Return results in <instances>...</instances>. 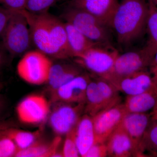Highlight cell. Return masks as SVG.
Returning <instances> with one entry per match:
<instances>
[{
  "label": "cell",
  "mask_w": 157,
  "mask_h": 157,
  "mask_svg": "<svg viewBox=\"0 0 157 157\" xmlns=\"http://www.w3.org/2000/svg\"><path fill=\"white\" fill-rule=\"evenodd\" d=\"M19 11L27 21L33 45L36 49L57 59L72 58L64 22L48 12L33 14L25 10Z\"/></svg>",
  "instance_id": "1"
},
{
  "label": "cell",
  "mask_w": 157,
  "mask_h": 157,
  "mask_svg": "<svg viewBox=\"0 0 157 157\" xmlns=\"http://www.w3.org/2000/svg\"><path fill=\"white\" fill-rule=\"evenodd\" d=\"M149 6L145 0H121L113 18L111 28L118 42L128 45L146 30Z\"/></svg>",
  "instance_id": "2"
},
{
  "label": "cell",
  "mask_w": 157,
  "mask_h": 157,
  "mask_svg": "<svg viewBox=\"0 0 157 157\" xmlns=\"http://www.w3.org/2000/svg\"><path fill=\"white\" fill-rule=\"evenodd\" d=\"M13 11L2 36V44L11 56L16 57L29 51L33 43L25 16L20 11Z\"/></svg>",
  "instance_id": "3"
},
{
  "label": "cell",
  "mask_w": 157,
  "mask_h": 157,
  "mask_svg": "<svg viewBox=\"0 0 157 157\" xmlns=\"http://www.w3.org/2000/svg\"><path fill=\"white\" fill-rule=\"evenodd\" d=\"M62 17L66 22L70 23L93 42L101 45H110L109 27L93 14L68 6Z\"/></svg>",
  "instance_id": "4"
},
{
  "label": "cell",
  "mask_w": 157,
  "mask_h": 157,
  "mask_svg": "<svg viewBox=\"0 0 157 157\" xmlns=\"http://www.w3.org/2000/svg\"><path fill=\"white\" fill-rule=\"evenodd\" d=\"M53 62L38 49L29 50L18 62L17 71L21 79L29 84L41 85L48 82Z\"/></svg>",
  "instance_id": "5"
},
{
  "label": "cell",
  "mask_w": 157,
  "mask_h": 157,
  "mask_svg": "<svg viewBox=\"0 0 157 157\" xmlns=\"http://www.w3.org/2000/svg\"><path fill=\"white\" fill-rule=\"evenodd\" d=\"M118 55L109 45L98 44L75 58V61L94 76L106 78L111 74Z\"/></svg>",
  "instance_id": "6"
},
{
  "label": "cell",
  "mask_w": 157,
  "mask_h": 157,
  "mask_svg": "<svg viewBox=\"0 0 157 157\" xmlns=\"http://www.w3.org/2000/svg\"><path fill=\"white\" fill-rule=\"evenodd\" d=\"M54 103L48 116L49 125L58 136L66 135L76 127L84 113L85 104Z\"/></svg>",
  "instance_id": "7"
},
{
  "label": "cell",
  "mask_w": 157,
  "mask_h": 157,
  "mask_svg": "<svg viewBox=\"0 0 157 157\" xmlns=\"http://www.w3.org/2000/svg\"><path fill=\"white\" fill-rule=\"evenodd\" d=\"M51 111L50 103L44 96L32 94L24 98L17 104L16 114L21 123L36 125L44 123Z\"/></svg>",
  "instance_id": "8"
},
{
  "label": "cell",
  "mask_w": 157,
  "mask_h": 157,
  "mask_svg": "<svg viewBox=\"0 0 157 157\" xmlns=\"http://www.w3.org/2000/svg\"><path fill=\"white\" fill-rule=\"evenodd\" d=\"M127 113L124 104L121 103L103 109L92 117L95 134L94 143H106Z\"/></svg>",
  "instance_id": "9"
},
{
  "label": "cell",
  "mask_w": 157,
  "mask_h": 157,
  "mask_svg": "<svg viewBox=\"0 0 157 157\" xmlns=\"http://www.w3.org/2000/svg\"><path fill=\"white\" fill-rule=\"evenodd\" d=\"M152 59L143 48L121 55L119 54L111 74L105 79L122 77L147 70Z\"/></svg>",
  "instance_id": "10"
},
{
  "label": "cell",
  "mask_w": 157,
  "mask_h": 157,
  "mask_svg": "<svg viewBox=\"0 0 157 157\" xmlns=\"http://www.w3.org/2000/svg\"><path fill=\"white\" fill-rule=\"evenodd\" d=\"M91 76L82 73L51 94L52 103L85 104L86 89Z\"/></svg>",
  "instance_id": "11"
},
{
  "label": "cell",
  "mask_w": 157,
  "mask_h": 157,
  "mask_svg": "<svg viewBox=\"0 0 157 157\" xmlns=\"http://www.w3.org/2000/svg\"><path fill=\"white\" fill-rule=\"evenodd\" d=\"M107 80L112 83L120 92L124 93L127 96L144 92L157 84L151 73L147 70Z\"/></svg>",
  "instance_id": "12"
},
{
  "label": "cell",
  "mask_w": 157,
  "mask_h": 157,
  "mask_svg": "<svg viewBox=\"0 0 157 157\" xmlns=\"http://www.w3.org/2000/svg\"><path fill=\"white\" fill-rule=\"evenodd\" d=\"M151 120L150 113H130L125 115L120 124L132 140L137 157H144L142 140Z\"/></svg>",
  "instance_id": "13"
},
{
  "label": "cell",
  "mask_w": 157,
  "mask_h": 157,
  "mask_svg": "<svg viewBox=\"0 0 157 157\" xmlns=\"http://www.w3.org/2000/svg\"><path fill=\"white\" fill-rule=\"evenodd\" d=\"M119 3V0H70L68 6L87 11L111 28Z\"/></svg>",
  "instance_id": "14"
},
{
  "label": "cell",
  "mask_w": 157,
  "mask_h": 157,
  "mask_svg": "<svg viewBox=\"0 0 157 157\" xmlns=\"http://www.w3.org/2000/svg\"><path fill=\"white\" fill-rule=\"evenodd\" d=\"M106 144L109 156L137 157L132 140L121 124L109 136Z\"/></svg>",
  "instance_id": "15"
},
{
  "label": "cell",
  "mask_w": 157,
  "mask_h": 157,
  "mask_svg": "<svg viewBox=\"0 0 157 157\" xmlns=\"http://www.w3.org/2000/svg\"><path fill=\"white\" fill-rule=\"evenodd\" d=\"M78 65L65 63H53L47 84L51 94L58 89L82 72Z\"/></svg>",
  "instance_id": "16"
},
{
  "label": "cell",
  "mask_w": 157,
  "mask_h": 157,
  "mask_svg": "<svg viewBox=\"0 0 157 157\" xmlns=\"http://www.w3.org/2000/svg\"><path fill=\"white\" fill-rule=\"evenodd\" d=\"M157 103V84L144 92L127 96L124 105L128 113H145L152 110Z\"/></svg>",
  "instance_id": "17"
},
{
  "label": "cell",
  "mask_w": 157,
  "mask_h": 157,
  "mask_svg": "<svg viewBox=\"0 0 157 157\" xmlns=\"http://www.w3.org/2000/svg\"><path fill=\"white\" fill-rule=\"evenodd\" d=\"M76 145L80 157H84L95 142V134L92 117L82 115L75 128Z\"/></svg>",
  "instance_id": "18"
},
{
  "label": "cell",
  "mask_w": 157,
  "mask_h": 157,
  "mask_svg": "<svg viewBox=\"0 0 157 157\" xmlns=\"http://www.w3.org/2000/svg\"><path fill=\"white\" fill-rule=\"evenodd\" d=\"M65 22L68 47L71 57H78L90 48L100 44L88 38L70 23Z\"/></svg>",
  "instance_id": "19"
},
{
  "label": "cell",
  "mask_w": 157,
  "mask_h": 157,
  "mask_svg": "<svg viewBox=\"0 0 157 157\" xmlns=\"http://www.w3.org/2000/svg\"><path fill=\"white\" fill-rule=\"evenodd\" d=\"M61 141V137L58 135L50 142L39 139L29 147L19 150L15 157H53L59 151Z\"/></svg>",
  "instance_id": "20"
},
{
  "label": "cell",
  "mask_w": 157,
  "mask_h": 157,
  "mask_svg": "<svg viewBox=\"0 0 157 157\" xmlns=\"http://www.w3.org/2000/svg\"><path fill=\"white\" fill-rule=\"evenodd\" d=\"M104 109V104L95 78L91 77L86 89L85 114L93 117Z\"/></svg>",
  "instance_id": "21"
},
{
  "label": "cell",
  "mask_w": 157,
  "mask_h": 157,
  "mask_svg": "<svg viewBox=\"0 0 157 157\" xmlns=\"http://www.w3.org/2000/svg\"><path fill=\"white\" fill-rule=\"evenodd\" d=\"M96 82L104 101V109L121 104V98L117 89L110 82L94 76Z\"/></svg>",
  "instance_id": "22"
},
{
  "label": "cell",
  "mask_w": 157,
  "mask_h": 157,
  "mask_svg": "<svg viewBox=\"0 0 157 157\" xmlns=\"http://www.w3.org/2000/svg\"><path fill=\"white\" fill-rule=\"evenodd\" d=\"M5 134L11 137L19 150L25 149L40 139L42 130L29 132L11 127L6 130Z\"/></svg>",
  "instance_id": "23"
},
{
  "label": "cell",
  "mask_w": 157,
  "mask_h": 157,
  "mask_svg": "<svg viewBox=\"0 0 157 157\" xmlns=\"http://www.w3.org/2000/svg\"><path fill=\"white\" fill-rule=\"evenodd\" d=\"M148 4L149 11L146 25L148 39L143 49L153 59L157 51V11L153 6Z\"/></svg>",
  "instance_id": "24"
},
{
  "label": "cell",
  "mask_w": 157,
  "mask_h": 157,
  "mask_svg": "<svg viewBox=\"0 0 157 157\" xmlns=\"http://www.w3.org/2000/svg\"><path fill=\"white\" fill-rule=\"evenodd\" d=\"M144 157L146 153L150 156L157 157V120H151L144 136L142 142Z\"/></svg>",
  "instance_id": "25"
},
{
  "label": "cell",
  "mask_w": 157,
  "mask_h": 157,
  "mask_svg": "<svg viewBox=\"0 0 157 157\" xmlns=\"http://www.w3.org/2000/svg\"><path fill=\"white\" fill-rule=\"evenodd\" d=\"M59 0H27L25 9L33 14L48 12L52 6Z\"/></svg>",
  "instance_id": "26"
},
{
  "label": "cell",
  "mask_w": 157,
  "mask_h": 157,
  "mask_svg": "<svg viewBox=\"0 0 157 157\" xmlns=\"http://www.w3.org/2000/svg\"><path fill=\"white\" fill-rule=\"evenodd\" d=\"M75 128L67 133L63 144L62 152L63 157H78L80 156L76 145L75 138Z\"/></svg>",
  "instance_id": "27"
},
{
  "label": "cell",
  "mask_w": 157,
  "mask_h": 157,
  "mask_svg": "<svg viewBox=\"0 0 157 157\" xmlns=\"http://www.w3.org/2000/svg\"><path fill=\"white\" fill-rule=\"evenodd\" d=\"M19 149L12 139L6 134L0 137V157H15Z\"/></svg>",
  "instance_id": "28"
},
{
  "label": "cell",
  "mask_w": 157,
  "mask_h": 157,
  "mask_svg": "<svg viewBox=\"0 0 157 157\" xmlns=\"http://www.w3.org/2000/svg\"><path fill=\"white\" fill-rule=\"evenodd\" d=\"M108 156L106 143H94L88 150L84 157H105Z\"/></svg>",
  "instance_id": "29"
},
{
  "label": "cell",
  "mask_w": 157,
  "mask_h": 157,
  "mask_svg": "<svg viewBox=\"0 0 157 157\" xmlns=\"http://www.w3.org/2000/svg\"><path fill=\"white\" fill-rule=\"evenodd\" d=\"M27 0H0V4L11 11H19L25 9Z\"/></svg>",
  "instance_id": "30"
},
{
  "label": "cell",
  "mask_w": 157,
  "mask_h": 157,
  "mask_svg": "<svg viewBox=\"0 0 157 157\" xmlns=\"http://www.w3.org/2000/svg\"><path fill=\"white\" fill-rule=\"evenodd\" d=\"M13 11L3 6L0 7V37L2 36Z\"/></svg>",
  "instance_id": "31"
},
{
  "label": "cell",
  "mask_w": 157,
  "mask_h": 157,
  "mask_svg": "<svg viewBox=\"0 0 157 157\" xmlns=\"http://www.w3.org/2000/svg\"><path fill=\"white\" fill-rule=\"evenodd\" d=\"M149 68V71L151 73L156 83H157V51L153 58Z\"/></svg>",
  "instance_id": "32"
},
{
  "label": "cell",
  "mask_w": 157,
  "mask_h": 157,
  "mask_svg": "<svg viewBox=\"0 0 157 157\" xmlns=\"http://www.w3.org/2000/svg\"><path fill=\"white\" fill-rule=\"evenodd\" d=\"M12 127L11 124L8 122H0V137L5 135L6 130L9 128Z\"/></svg>",
  "instance_id": "33"
},
{
  "label": "cell",
  "mask_w": 157,
  "mask_h": 157,
  "mask_svg": "<svg viewBox=\"0 0 157 157\" xmlns=\"http://www.w3.org/2000/svg\"><path fill=\"white\" fill-rule=\"evenodd\" d=\"M6 62V56L4 51L0 48V72Z\"/></svg>",
  "instance_id": "34"
},
{
  "label": "cell",
  "mask_w": 157,
  "mask_h": 157,
  "mask_svg": "<svg viewBox=\"0 0 157 157\" xmlns=\"http://www.w3.org/2000/svg\"><path fill=\"white\" fill-rule=\"evenodd\" d=\"M6 107V102L4 98L0 94V116L2 115Z\"/></svg>",
  "instance_id": "35"
},
{
  "label": "cell",
  "mask_w": 157,
  "mask_h": 157,
  "mask_svg": "<svg viewBox=\"0 0 157 157\" xmlns=\"http://www.w3.org/2000/svg\"><path fill=\"white\" fill-rule=\"evenodd\" d=\"M151 120H157V103L155 107L152 110L151 113Z\"/></svg>",
  "instance_id": "36"
},
{
  "label": "cell",
  "mask_w": 157,
  "mask_h": 157,
  "mask_svg": "<svg viewBox=\"0 0 157 157\" xmlns=\"http://www.w3.org/2000/svg\"><path fill=\"white\" fill-rule=\"evenodd\" d=\"M147 3L153 6L157 11V0H147Z\"/></svg>",
  "instance_id": "37"
},
{
  "label": "cell",
  "mask_w": 157,
  "mask_h": 157,
  "mask_svg": "<svg viewBox=\"0 0 157 157\" xmlns=\"http://www.w3.org/2000/svg\"><path fill=\"white\" fill-rule=\"evenodd\" d=\"M3 88V85L2 83V82H0V93L2 91V89Z\"/></svg>",
  "instance_id": "38"
}]
</instances>
